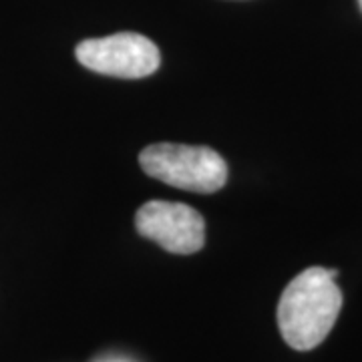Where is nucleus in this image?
<instances>
[{
	"instance_id": "f257e3e1",
	"label": "nucleus",
	"mask_w": 362,
	"mask_h": 362,
	"mask_svg": "<svg viewBox=\"0 0 362 362\" xmlns=\"http://www.w3.org/2000/svg\"><path fill=\"white\" fill-rule=\"evenodd\" d=\"M337 270L314 266L286 286L278 302V328L294 350L316 349L330 334L342 308Z\"/></svg>"
},
{
	"instance_id": "f03ea898",
	"label": "nucleus",
	"mask_w": 362,
	"mask_h": 362,
	"mask_svg": "<svg viewBox=\"0 0 362 362\" xmlns=\"http://www.w3.org/2000/svg\"><path fill=\"white\" fill-rule=\"evenodd\" d=\"M139 163L149 177L194 194H216L228 181L223 157L209 147L156 143L143 149Z\"/></svg>"
},
{
	"instance_id": "7ed1b4c3",
	"label": "nucleus",
	"mask_w": 362,
	"mask_h": 362,
	"mask_svg": "<svg viewBox=\"0 0 362 362\" xmlns=\"http://www.w3.org/2000/svg\"><path fill=\"white\" fill-rule=\"evenodd\" d=\"M75 52L78 63L89 71L119 78L149 77L161 63L153 40L137 33H117L103 39L83 40Z\"/></svg>"
},
{
	"instance_id": "20e7f679",
	"label": "nucleus",
	"mask_w": 362,
	"mask_h": 362,
	"mask_svg": "<svg viewBox=\"0 0 362 362\" xmlns=\"http://www.w3.org/2000/svg\"><path fill=\"white\" fill-rule=\"evenodd\" d=\"M135 228L143 238L181 256L199 252L206 242L202 214L177 202H147L135 214Z\"/></svg>"
},
{
	"instance_id": "39448f33",
	"label": "nucleus",
	"mask_w": 362,
	"mask_h": 362,
	"mask_svg": "<svg viewBox=\"0 0 362 362\" xmlns=\"http://www.w3.org/2000/svg\"><path fill=\"white\" fill-rule=\"evenodd\" d=\"M358 4H361V11H362V0H358Z\"/></svg>"
}]
</instances>
